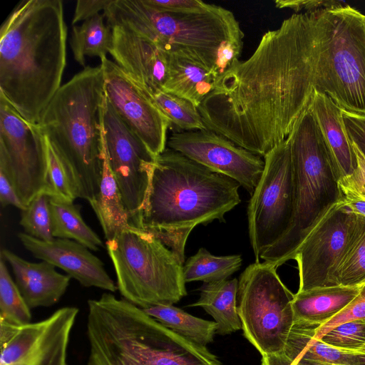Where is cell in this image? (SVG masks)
Listing matches in <instances>:
<instances>
[{"mask_svg":"<svg viewBox=\"0 0 365 365\" xmlns=\"http://www.w3.org/2000/svg\"><path fill=\"white\" fill-rule=\"evenodd\" d=\"M343 202L356 215L365 217V200L351 195H342Z\"/></svg>","mask_w":365,"mask_h":365,"instance_id":"ee69618b","label":"cell"},{"mask_svg":"<svg viewBox=\"0 0 365 365\" xmlns=\"http://www.w3.org/2000/svg\"><path fill=\"white\" fill-rule=\"evenodd\" d=\"M49 209L54 238L73 240L93 251L103 246L99 236L84 222L79 205L50 197Z\"/></svg>","mask_w":365,"mask_h":365,"instance_id":"4316f807","label":"cell"},{"mask_svg":"<svg viewBox=\"0 0 365 365\" xmlns=\"http://www.w3.org/2000/svg\"><path fill=\"white\" fill-rule=\"evenodd\" d=\"M262 176L247 207L248 230L255 262L289 230L294 212L291 153L284 140L264 157Z\"/></svg>","mask_w":365,"mask_h":365,"instance_id":"8fae6325","label":"cell"},{"mask_svg":"<svg viewBox=\"0 0 365 365\" xmlns=\"http://www.w3.org/2000/svg\"><path fill=\"white\" fill-rule=\"evenodd\" d=\"M104 93L125 124L158 156L165 150L169 119L115 62L101 60Z\"/></svg>","mask_w":365,"mask_h":365,"instance_id":"2e32d148","label":"cell"},{"mask_svg":"<svg viewBox=\"0 0 365 365\" xmlns=\"http://www.w3.org/2000/svg\"><path fill=\"white\" fill-rule=\"evenodd\" d=\"M317 58L314 13L292 14L217 77L197 108L207 129L264 157L309 106Z\"/></svg>","mask_w":365,"mask_h":365,"instance_id":"6da1fadb","label":"cell"},{"mask_svg":"<svg viewBox=\"0 0 365 365\" xmlns=\"http://www.w3.org/2000/svg\"><path fill=\"white\" fill-rule=\"evenodd\" d=\"M101 66H87L63 84L43 111V134L57 153L76 198L97 196L103 172Z\"/></svg>","mask_w":365,"mask_h":365,"instance_id":"5b68a950","label":"cell"},{"mask_svg":"<svg viewBox=\"0 0 365 365\" xmlns=\"http://www.w3.org/2000/svg\"><path fill=\"white\" fill-rule=\"evenodd\" d=\"M103 145L131 225L140 228L141 212L156 160L125 124L103 95L101 106Z\"/></svg>","mask_w":365,"mask_h":365,"instance_id":"4fadbf2b","label":"cell"},{"mask_svg":"<svg viewBox=\"0 0 365 365\" xmlns=\"http://www.w3.org/2000/svg\"><path fill=\"white\" fill-rule=\"evenodd\" d=\"M354 319L365 320V283L361 286L359 294L352 302L327 323L319 327L315 336L319 338L333 327Z\"/></svg>","mask_w":365,"mask_h":365,"instance_id":"74e56055","label":"cell"},{"mask_svg":"<svg viewBox=\"0 0 365 365\" xmlns=\"http://www.w3.org/2000/svg\"><path fill=\"white\" fill-rule=\"evenodd\" d=\"M140 88L169 119L171 124L183 131L207 129L197 108L191 102L159 89L148 90Z\"/></svg>","mask_w":365,"mask_h":365,"instance_id":"1f68e13d","label":"cell"},{"mask_svg":"<svg viewBox=\"0 0 365 365\" xmlns=\"http://www.w3.org/2000/svg\"><path fill=\"white\" fill-rule=\"evenodd\" d=\"M0 319L21 325L31 322V309L12 279L5 260H0Z\"/></svg>","mask_w":365,"mask_h":365,"instance_id":"d6a6232c","label":"cell"},{"mask_svg":"<svg viewBox=\"0 0 365 365\" xmlns=\"http://www.w3.org/2000/svg\"><path fill=\"white\" fill-rule=\"evenodd\" d=\"M240 185L170 148L157 156L140 228L150 232L183 264L192 229L225 215L240 202Z\"/></svg>","mask_w":365,"mask_h":365,"instance_id":"3957f363","label":"cell"},{"mask_svg":"<svg viewBox=\"0 0 365 365\" xmlns=\"http://www.w3.org/2000/svg\"><path fill=\"white\" fill-rule=\"evenodd\" d=\"M18 237L33 256L63 269L83 287H94L111 292L118 289L103 262L83 245L61 238L42 241L24 232L19 233Z\"/></svg>","mask_w":365,"mask_h":365,"instance_id":"ac0fdd59","label":"cell"},{"mask_svg":"<svg viewBox=\"0 0 365 365\" xmlns=\"http://www.w3.org/2000/svg\"><path fill=\"white\" fill-rule=\"evenodd\" d=\"M78 309L65 307L46 319L17 325L0 319V365H68Z\"/></svg>","mask_w":365,"mask_h":365,"instance_id":"5bb4252c","label":"cell"},{"mask_svg":"<svg viewBox=\"0 0 365 365\" xmlns=\"http://www.w3.org/2000/svg\"><path fill=\"white\" fill-rule=\"evenodd\" d=\"M337 286L358 287L365 283V217L356 215L349 242L335 272Z\"/></svg>","mask_w":365,"mask_h":365,"instance_id":"4dcf8cb0","label":"cell"},{"mask_svg":"<svg viewBox=\"0 0 365 365\" xmlns=\"http://www.w3.org/2000/svg\"><path fill=\"white\" fill-rule=\"evenodd\" d=\"M0 171L25 206L41 194L56 197L48 175L46 139L41 126L24 119L1 94Z\"/></svg>","mask_w":365,"mask_h":365,"instance_id":"7c38bea8","label":"cell"},{"mask_svg":"<svg viewBox=\"0 0 365 365\" xmlns=\"http://www.w3.org/2000/svg\"><path fill=\"white\" fill-rule=\"evenodd\" d=\"M67 27L61 0H23L0 29V94L38 124L61 86Z\"/></svg>","mask_w":365,"mask_h":365,"instance_id":"7a4b0ae2","label":"cell"},{"mask_svg":"<svg viewBox=\"0 0 365 365\" xmlns=\"http://www.w3.org/2000/svg\"><path fill=\"white\" fill-rule=\"evenodd\" d=\"M313 13L316 90L342 109L365 115V15L345 3Z\"/></svg>","mask_w":365,"mask_h":365,"instance_id":"ba28073f","label":"cell"},{"mask_svg":"<svg viewBox=\"0 0 365 365\" xmlns=\"http://www.w3.org/2000/svg\"><path fill=\"white\" fill-rule=\"evenodd\" d=\"M262 365H299L289 359L284 352L262 356Z\"/></svg>","mask_w":365,"mask_h":365,"instance_id":"f6af8a7d","label":"cell"},{"mask_svg":"<svg viewBox=\"0 0 365 365\" xmlns=\"http://www.w3.org/2000/svg\"><path fill=\"white\" fill-rule=\"evenodd\" d=\"M310 108L334 156L339 180L351 175L356 168V158L343 120L342 108L317 90Z\"/></svg>","mask_w":365,"mask_h":365,"instance_id":"7402d4cb","label":"cell"},{"mask_svg":"<svg viewBox=\"0 0 365 365\" xmlns=\"http://www.w3.org/2000/svg\"><path fill=\"white\" fill-rule=\"evenodd\" d=\"M0 203L1 207L12 205L21 210L26 207L19 197L13 185L1 171H0Z\"/></svg>","mask_w":365,"mask_h":365,"instance_id":"7bdbcfd3","label":"cell"},{"mask_svg":"<svg viewBox=\"0 0 365 365\" xmlns=\"http://www.w3.org/2000/svg\"><path fill=\"white\" fill-rule=\"evenodd\" d=\"M117 287L141 309L173 304L187 294L183 264L150 232L130 226L106 241Z\"/></svg>","mask_w":365,"mask_h":365,"instance_id":"9c48e42d","label":"cell"},{"mask_svg":"<svg viewBox=\"0 0 365 365\" xmlns=\"http://www.w3.org/2000/svg\"><path fill=\"white\" fill-rule=\"evenodd\" d=\"M342 118L349 139L365 157V115L342 109Z\"/></svg>","mask_w":365,"mask_h":365,"instance_id":"ab89813d","label":"cell"},{"mask_svg":"<svg viewBox=\"0 0 365 365\" xmlns=\"http://www.w3.org/2000/svg\"><path fill=\"white\" fill-rule=\"evenodd\" d=\"M319 327L294 321L283 352L299 365H364L360 351L339 349L316 337Z\"/></svg>","mask_w":365,"mask_h":365,"instance_id":"44dd1931","label":"cell"},{"mask_svg":"<svg viewBox=\"0 0 365 365\" xmlns=\"http://www.w3.org/2000/svg\"><path fill=\"white\" fill-rule=\"evenodd\" d=\"M319 339L335 348L357 351L365 346V320L354 319L341 323Z\"/></svg>","mask_w":365,"mask_h":365,"instance_id":"e575fe53","label":"cell"},{"mask_svg":"<svg viewBox=\"0 0 365 365\" xmlns=\"http://www.w3.org/2000/svg\"><path fill=\"white\" fill-rule=\"evenodd\" d=\"M239 281L236 278L203 283L199 299L189 307H200L217 324V333L230 334L242 329L237 310Z\"/></svg>","mask_w":365,"mask_h":365,"instance_id":"d4e9b609","label":"cell"},{"mask_svg":"<svg viewBox=\"0 0 365 365\" xmlns=\"http://www.w3.org/2000/svg\"><path fill=\"white\" fill-rule=\"evenodd\" d=\"M50 197L46 194L36 197L21 210L19 222L24 233L46 242L54 239L51 232Z\"/></svg>","mask_w":365,"mask_h":365,"instance_id":"836d02e7","label":"cell"},{"mask_svg":"<svg viewBox=\"0 0 365 365\" xmlns=\"http://www.w3.org/2000/svg\"><path fill=\"white\" fill-rule=\"evenodd\" d=\"M110 54L140 87L163 91L169 74L168 53L123 26L110 27Z\"/></svg>","mask_w":365,"mask_h":365,"instance_id":"d6986e66","label":"cell"},{"mask_svg":"<svg viewBox=\"0 0 365 365\" xmlns=\"http://www.w3.org/2000/svg\"><path fill=\"white\" fill-rule=\"evenodd\" d=\"M1 257L11 267L15 282L30 309L56 304L66 292L71 277L59 273L51 263L31 262L2 249Z\"/></svg>","mask_w":365,"mask_h":365,"instance_id":"ffe728a7","label":"cell"},{"mask_svg":"<svg viewBox=\"0 0 365 365\" xmlns=\"http://www.w3.org/2000/svg\"><path fill=\"white\" fill-rule=\"evenodd\" d=\"M287 140L293 170V221L287 233L260 257L277 268L292 259L307 235L341 199L336 163L310 105Z\"/></svg>","mask_w":365,"mask_h":365,"instance_id":"52a82bcc","label":"cell"},{"mask_svg":"<svg viewBox=\"0 0 365 365\" xmlns=\"http://www.w3.org/2000/svg\"><path fill=\"white\" fill-rule=\"evenodd\" d=\"M169 74L163 91L191 102L197 108L213 89L217 74L190 53H168Z\"/></svg>","mask_w":365,"mask_h":365,"instance_id":"603a6c76","label":"cell"},{"mask_svg":"<svg viewBox=\"0 0 365 365\" xmlns=\"http://www.w3.org/2000/svg\"><path fill=\"white\" fill-rule=\"evenodd\" d=\"M103 14H98L72 29L71 46L74 59L86 67V56L106 58L113 46L112 29L104 21Z\"/></svg>","mask_w":365,"mask_h":365,"instance_id":"f1b7e54d","label":"cell"},{"mask_svg":"<svg viewBox=\"0 0 365 365\" xmlns=\"http://www.w3.org/2000/svg\"><path fill=\"white\" fill-rule=\"evenodd\" d=\"M89 203L101 225L106 241L132 226L118 184L110 168L103 145L100 189L96 198Z\"/></svg>","mask_w":365,"mask_h":365,"instance_id":"484cf974","label":"cell"},{"mask_svg":"<svg viewBox=\"0 0 365 365\" xmlns=\"http://www.w3.org/2000/svg\"><path fill=\"white\" fill-rule=\"evenodd\" d=\"M356 221V215L341 199L307 235L292 258L297 263L298 292L337 286L335 272Z\"/></svg>","mask_w":365,"mask_h":365,"instance_id":"9a60e30c","label":"cell"},{"mask_svg":"<svg viewBox=\"0 0 365 365\" xmlns=\"http://www.w3.org/2000/svg\"><path fill=\"white\" fill-rule=\"evenodd\" d=\"M359 351H360L362 353V354H363V357H364V365H365V346H364L362 349H361L360 350H359Z\"/></svg>","mask_w":365,"mask_h":365,"instance_id":"bcb514c9","label":"cell"},{"mask_svg":"<svg viewBox=\"0 0 365 365\" xmlns=\"http://www.w3.org/2000/svg\"><path fill=\"white\" fill-rule=\"evenodd\" d=\"M277 8H288L299 12L305 10V13H311L322 9H329L344 4V2L336 1H322V0H286L275 1Z\"/></svg>","mask_w":365,"mask_h":365,"instance_id":"60d3db41","label":"cell"},{"mask_svg":"<svg viewBox=\"0 0 365 365\" xmlns=\"http://www.w3.org/2000/svg\"><path fill=\"white\" fill-rule=\"evenodd\" d=\"M356 158V168L353 173L339 180L342 195H351L365 200V157L352 143Z\"/></svg>","mask_w":365,"mask_h":365,"instance_id":"8d00e7d4","label":"cell"},{"mask_svg":"<svg viewBox=\"0 0 365 365\" xmlns=\"http://www.w3.org/2000/svg\"><path fill=\"white\" fill-rule=\"evenodd\" d=\"M112 1L113 0H78L76 2L72 24L84 21L100 14L101 11H104Z\"/></svg>","mask_w":365,"mask_h":365,"instance_id":"b9f144b4","label":"cell"},{"mask_svg":"<svg viewBox=\"0 0 365 365\" xmlns=\"http://www.w3.org/2000/svg\"><path fill=\"white\" fill-rule=\"evenodd\" d=\"M238 281L237 310L245 337L262 356L282 353L294 323V294L277 267L266 262L250 264Z\"/></svg>","mask_w":365,"mask_h":365,"instance_id":"30bf717a","label":"cell"},{"mask_svg":"<svg viewBox=\"0 0 365 365\" xmlns=\"http://www.w3.org/2000/svg\"><path fill=\"white\" fill-rule=\"evenodd\" d=\"M103 15L110 27L123 26L168 53H190L217 77L243 48L244 33L234 14L215 4L205 12L180 14L159 11L143 0H113Z\"/></svg>","mask_w":365,"mask_h":365,"instance_id":"8992f818","label":"cell"},{"mask_svg":"<svg viewBox=\"0 0 365 365\" xmlns=\"http://www.w3.org/2000/svg\"><path fill=\"white\" fill-rule=\"evenodd\" d=\"M361 286L317 287L294 294V321L324 325L345 309L359 292Z\"/></svg>","mask_w":365,"mask_h":365,"instance_id":"cb8c5ba5","label":"cell"},{"mask_svg":"<svg viewBox=\"0 0 365 365\" xmlns=\"http://www.w3.org/2000/svg\"><path fill=\"white\" fill-rule=\"evenodd\" d=\"M164 327L200 346L212 342L217 324L194 317L173 304H158L143 309Z\"/></svg>","mask_w":365,"mask_h":365,"instance_id":"83f0119b","label":"cell"},{"mask_svg":"<svg viewBox=\"0 0 365 365\" xmlns=\"http://www.w3.org/2000/svg\"><path fill=\"white\" fill-rule=\"evenodd\" d=\"M242 263L240 255L215 256L201 247L189 257L182 267L185 283L202 281L204 283L227 279L238 271Z\"/></svg>","mask_w":365,"mask_h":365,"instance_id":"f546056e","label":"cell"},{"mask_svg":"<svg viewBox=\"0 0 365 365\" xmlns=\"http://www.w3.org/2000/svg\"><path fill=\"white\" fill-rule=\"evenodd\" d=\"M87 365H223L207 346L164 327L125 299L88 301Z\"/></svg>","mask_w":365,"mask_h":365,"instance_id":"277c9868","label":"cell"},{"mask_svg":"<svg viewBox=\"0 0 365 365\" xmlns=\"http://www.w3.org/2000/svg\"><path fill=\"white\" fill-rule=\"evenodd\" d=\"M46 139L48 159V175L56 197L62 200L73 202L76 200L64 170V168L53 148Z\"/></svg>","mask_w":365,"mask_h":365,"instance_id":"d590c367","label":"cell"},{"mask_svg":"<svg viewBox=\"0 0 365 365\" xmlns=\"http://www.w3.org/2000/svg\"><path fill=\"white\" fill-rule=\"evenodd\" d=\"M153 9L165 13L191 14L205 12L211 9L214 4L200 0H143Z\"/></svg>","mask_w":365,"mask_h":365,"instance_id":"f35d334b","label":"cell"},{"mask_svg":"<svg viewBox=\"0 0 365 365\" xmlns=\"http://www.w3.org/2000/svg\"><path fill=\"white\" fill-rule=\"evenodd\" d=\"M168 145L212 172L235 180L250 195L264 167L261 156L207 129L173 133Z\"/></svg>","mask_w":365,"mask_h":365,"instance_id":"e0dca14e","label":"cell"}]
</instances>
